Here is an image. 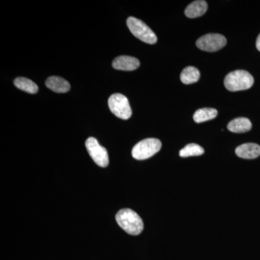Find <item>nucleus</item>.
Returning a JSON list of instances; mask_svg holds the SVG:
<instances>
[{"label": "nucleus", "mask_w": 260, "mask_h": 260, "mask_svg": "<svg viewBox=\"0 0 260 260\" xmlns=\"http://www.w3.org/2000/svg\"><path fill=\"white\" fill-rule=\"evenodd\" d=\"M218 111L213 108H203L198 109L194 113L193 119L196 123L205 122V121L212 120L218 116Z\"/></svg>", "instance_id": "4468645a"}, {"label": "nucleus", "mask_w": 260, "mask_h": 260, "mask_svg": "<svg viewBox=\"0 0 260 260\" xmlns=\"http://www.w3.org/2000/svg\"><path fill=\"white\" fill-rule=\"evenodd\" d=\"M199 70L192 66L186 67L181 73V81L185 85L197 83L200 80Z\"/></svg>", "instance_id": "ddd939ff"}, {"label": "nucleus", "mask_w": 260, "mask_h": 260, "mask_svg": "<svg viewBox=\"0 0 260 260\" xmlns=\"http://www.w3.org/2000/svg\"><path fill=\"white\" fill-rule=\"evenodd\" d=\"M204 149L202 148L200 145L195 144V143H191L186 145L179 152V155L182 158H186V157L198 156V155H203L204 153Z\"/></svg>", "instance_id": "dca6fc26"}, {"label": "nucleus", "mask_w": 260, "mask_h": 260, "mask_svg": "<svg viewBox=\"0 0 260 260\" xmlns=\"http://www.w3.org/2000/svg\"><path fill=\"white\" fill-rule=\"evenodd\" d=\"M226 39L218 34H209L200 37L196 42L197 47L201 50L214 52L226 45Z\"/></svg>", "instance_id": "0eeeda50"}, {"label": "nucleus", "mask_w": 260, "mask_h": 260, "mask_svg": "<svg viewBox=\"0 0 260 260\" xmlns=\"http://www.w3.org/2000/svg\"><path fill=\"white\" fill-rule=\"evenodd\" d=\"M109 107L111 112L119 119H129L132 116V109L129 101L125 95L120 93L113 94L109 99Z\"/></svg>", "instance_id": "39448f33"}, {"label": "nucleus", "mask_w": 260, "mask_h": 260, "mask_svg": "<svg viewBox=\"0 0 260 260\" xmlns=\"http://www.w3.org/2000/svg\"><path fill=\"white\" fill-rule=\"evenodd\" d=\"M161 146L160 140L155 138H148L135 145L132 155L136 160H145L158 153Z\"/></svg>", "instance_id": "20e7f679"}, {"label": "nucleus", "mask_w": 260, "mask_h": 260, "mask_svg": "<svg viewBox=\"0 0 260 260\" xmlns=\"http://www.w3.org/2000/svg\"><path fill=\"white\" fill-rule=\"evenodd\" d=\"M140 61L137 58L130 56H119L116 57L112 62L114 69L133 71L140 67Z\"/></svg>", "instance_id": "6e6552de"}, {"label": "nucleus", "mask_w": 260, "mask_h": 260, "mask_svg": "<svg viewBox=\"0 0 260 260\" xmlns=\"http://www.w3.org/2000/svg\"><path fill=\"white\" fill-rule=\"evenodd\" d=\"M256 47L258 51H260V34L258 36L257 39H256Z\"/></svg>", "instance_id": "f3484780"}, {"label": "nucleus", "mask_w": 260, "mask_h": 260, "mask_svg": "<svg viewBox=\"0 0 260 260\" xmlns=\"http://www.w3.org/2000/svg\"><path fill=\"white\" fill-rule=\"evenodd\" d=\"M46 85L48 88L56 93H67L70 89L69 82L60 77H49L46 80Z\"/></svg>", "instance_id": "9d476101"}, {"label": "nucleus", "mask_w": 260, "mask_h": 260, "mask_svg": "<svg viewBox=\"0 0 260 260\" xmlns=\"http://www.w3.org/2000/svg\"><path fill=\"white\" fill-rule=\"evenodd\" d=\"M254 78L245 70H236L226 75L224 80L225 88L230 91L236 92L248 90L254 84Z\"/></svg>", "instance_id": "f03ea898"}, {"label": "nucleus", "mask_w": 260, "mask_h": 260, "mask_svg": "<svg viewBox=\"0 0 260 260\" xmlns=\"http://www.w3.org/2000/svg\"><path fill=\"white\" fill-rule=\"evenodd\" d=\"M85 147L93 161L99 167L105 168L109 165V155L107 149L99 144L94 138H89L85 142Z\"/></svg>", "instance_id": "423d86ee"}, {"label": "nucleus", "mask_w": 260, "mask_h": 260, "mask_svg": "<svg viewBox=\"0 0 260 260\" xmlns=\"http://www.w3.org/2000/svg\"><path fill=\"white\" fill-rule=\"evenodd\" d=\"M235 152L239 158L254 159L260 155V146L256 143H245L237 147Z\"/></svg>", "instance_id": "1a4fd4ad"}, {"label": "nucleus", "mask_w": 260, "mask_h": 260, "mask_svg": "<svg viewBox=\"0 0 260 260\" xmlns=\"http://www.w3.org/2000/svg\"><path fill=\"white\" fill-rule=\"evenodd\" d=\"M126 25L132 34L142 42L149 44H154L157 42L158 39L156 35L146 24L139 19L129 17L126 20Z\"/></svg>", "instance_id": "7ed1b4c3"}, {"label": "nucleus", "mask_w": 260, "mask_h": 260, "mask_svg": "<svg viewBox=\"0 0 260 260\" xmlns=\"http://www.w3.org/2000/svg\"><path fill=\"white\" fill-rule=\"evenodd\" d=\"M207 10H208V4L206 2L203 1V0H198V1L193 2L190 5H188L184 13L188 18H195L204 15Z\"/></svg>", "instance_id": "9b49d317"}, {"label": "nucleus", "mask_w": 260, "mask_h": 260, "mask_svg": "<svg viewBox=\"0 0 260 260\" xmlns=\"http://www.w3.org/2000/svg\"><path fill=\"white\" fill-rule=\"evenodd\" d=\"M252 127L251 121L247 118L239 117L233 119L228 124V129L234 133H244Z\"/></svg>", "instance_id": "f8f14e48"}, {"label": "nucleus", "mask_w": 260, "mask_h": 260, "mask_svg": "<svg viewBox=\"0 0 260 260\" xmlns=\"http://www.w3.org/2000/svg\"><path fill=\"white\" fill-rule=\"evenodd\" d=\"M116 220L118 225L130 235H139L144 229L143 220L140 215L131 209L119 210L116 213Z\"/></svg>", "instance_id": "f257e3e1"}, {"label": "nucleus", "mask_w": 260, "mask_h": 260, "mask_svg": "<svg viewBox=\"0 0 260 260\" xmlns=\"http://www.w3.org/2000/svg\"><path fill=\"white\" fill-rule=\"evenodd\" d=\"M14 84L16 88L28 93L35 94L39 91V87L37 84L28 78H20V77L17 78L14 80Z\"/></svg>", "instance_id": "2eb2a0df"}]
</instances>
